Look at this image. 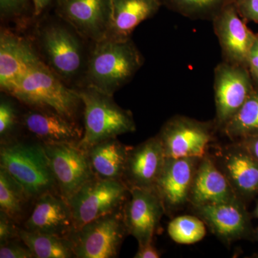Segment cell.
Segmentation results:
<instances>
[{
  "label": "cell",
  "instance_id": "1",
  "mask_svg": "<svg viewBox=\"0 0 258 258\" xmlns=\"http://www.w3.org/2000/svg\"><path fill=\"white\" fill-rule=\"evenodd\" d=\"M27 34L40 60L69 88L86 86L93 42L54 12L36 19Z\"/></svg>",
  "mask_w": 258,
  "mask_h": 258
},
{
  "label": "cell",
  "instance_id": "2",
  "mask_svg": "<svg viewBox=\"0 0 258 258\" xmlns=\"http://www.w3.org/2000/svg\"><path fill=\"white\" fill-rule=\"evenodd\" d=\"M144 61L132 38L93 42L85 86H93L113 96L133 79Z\"/></svg>",
  "mask_w": 258,
  "mask_h": 258
},
{
  "label": "cell",
  "instance_id": "3",
  "mask_svg": "<svg viewBox=\"0 0 258 258\" xmlns=\"http://www.w3.org/2000/svg\"><path fill=\"white\" fill-rule=\"evenodd\" d=\"M0 167L22 185L33 201L44 194L60 195L43 144L25 134L1 144Z\"/></svg>",
  "mask_w": 258,
  "mask_h": 258
},
{
  "label": "cell",
  "instance_id": "4",
  "mask_svg": "<svg viewBox=\"0 0 258 258\" xmlns=\"http://www.w3.org/2000/svg\"><path fill=\"white\" fill-rule=\"evenodd\" d=\"M8 94L23 106L52 110L76 122L83 116V102L77 91L66 86L42 62L32 68Z\"/></svg>",
  "mask_w": 258,
  "mask_h": 258
},
{
  "label": "cell",
  "instance_id": "5",
  "mask_svg": "<svg viewBox=\"0 0 258 258\" xmlns=\"http://www.w3.org/2000/svg\"><path fill=\"white\" fill-rule=\"evenodd\" d=\"M76 91L83 105V136L80 147L86 150L102 141L135 132L137 125L132 111L118 106L113 96L90 86Z\"/></svg>",
  "mask_w": 258,
  "mask_h": 258
},
{
  "label": "cell",
  "instance_id": "6",
  "mask_svg": "<svg viewBox=\"0 0 258 258\" xmlns=\"http://www.w3.org/2000/svg\"><path fill=\"white\" fill-rule=\"evenodd\" d=\"M129 190L122 181L95 177L68 198L75 230L123 208Z\"/></svg>",
  "mask_w": 258,
  "mask_h": 258
},
{
  "label": "cell",
  "instance_id": "7",
  "mask_svg": "<svg viewBox=\"0 0 258 258\" xmlns=\"http://www.w3.org/2000/svg\"><path fill=\"white\" fill-rule=\"evenodd\" d=\"M216 131L213 120L201 121L176 115L166 120L157 136L166 158L201 159L208 154Z\"/></svg>",
  "mask_w": 258,
  "mask_h": 258
},
{
  "label": "cell",
  "instance_id": "8",
  "mask_svg": "<svg viewBox=\"0 0 258 258\" xmlns=\"http://www.w3.org/2000/svg\"><path fill=\"white\" fill-rule=\"evenodd\" d=\"M121 210L89 222L71 234L69 238L75 257H118L121 244L128 235Z\"/></svg>",
  "mask_w": 258,
  "mask_h": 258
},
{
  "label": "cell",
  "instance_id": "9",
  "mask_svg": "<svg viewBox=\"0 0 258 258\" xmlns=\"http://www.w3.org/2000/svg\"><path fill=\"white\" fill-rule=\"evenodd\" d=\"M215 118L217 131L222 129L237 113L255 88L248 69L222 61L214 71Z\"/></svg>",
  "mask_w": 258,
  "mask_h": 258
},
{
  "label": "cell",
  "instance_id": "10",
  "mask_svg": "<svg viewBox=\"0 0 258 258\" xmlns=\"http://www.w3.org/2000/svg\"><path fill=\"white\" fill-rule=\"evenodd\" d=\"M42 62L27 33L0 28V90L10 93L29 71Z\"/></svg>",
  "mask_w": 258,
  "mask_h": 258
},
{
  "label": "cell",
  "instance_id": "11",
  "mask_svg": "<svg viewBox=\"0 0 258 258\" xmlns=\"http://www.w3.org/2000/svg\"><path fill=\"white\" fill-rule=\"evenodd\" d=\"M59 193L67 200L96 177L86 151L79 144H43Z\"/></svg>",
  "mask_w": 258,
  "mask_h": 258
},
{
  "label": "cell",
  "instance_id": "12",
  "mask_svg": "<svg viewBox=\"0 0 258 258\" xmlns=\"http://www.w3.org/2000/svg\"><path fill=\"white\" fill-rule=\"evenodd\" d=\"M83 37L97 42L106 38L113 15L112 0H60L53 10Z\"/></svg>",
  "mask_w": 258,
  "mask_h": 258
},
{
  "label": "cell",
  "instance_id": "13",
  "mask_svg": "<svg viewBox=\"0 0 258 258\" xmlns=\"http://www.w3.org/2000/svg\"><path fill=\"white\" fill-rule=\"evenodd\" d=\"M123 222L128 235L139 244L152 242L165 213L164 205L155 189L132 188L122 208Z\"/></svg>",
  "mask_w": 258,
  "mask_h": 258
},
{
  "label": "cell",
  "instance_id": "14",
  "mask_svg": "<svg viewBox=\"0 0 258 258\" xmlns=\"http://www.w3.org/2000/svg\"><path fill=\"white\" fill-rule=\"evenodd\" d=\"M23 107L22 124L25 135L42 144H79L81 142L83 128L79 122L52 110L23 105Z\"/></svg>",
  "mask_w": 258,
  "mask_h": 258
},
{
  "label": "cell",
  "instance_id": "15",
  "mask_svg": "<svg viewBox=\"0 0 258 258\" xmlns=\"http://www.w3.org/2000/svg\"><path fill=\"white\" fill-rule=\"evenodd\" d=\"M221 48L222 61L247 68V60L257 35L245 24L236 8L229 5L212 20Z\"/></svg>",
  "mask_w": 258,
  "mask_h": 258
},
{
  "label": "cell",
  "instance_id": "16",
  "mask_svg": "<svg viewBox=\"0 0 258 258\" xmlns=\"http://www.w3.org/2000/svg\"><path fill=\"white\" fill-rule=\"evenodd\" d=\"M212 157L242 201L258 195V160L247 149L232 142L219 148Z\"/></svg>",
  "mask_w": 258,
  "mask_h": 258
},
{
  "label": "cell",
  "instance_id": "17",
  "mask_svg": "<svg viewBox=\"0 0 258 258\" xmlns=\"http://www.w3.org/2000/svg\"><path fill=\"white\" fill-rule=\"evenodd\" d=\"M21 227L32 232L69 237L75 231L74 217L66 199L57 193H46L34 201Z\"/></svg>",
  "mask_w": 258,
  "mask_h": 258
},
{
  "label": "cell",
  "instance_id": "18",
  "mask_svg": "<svg viewBox=\"0 0 258 258\" xmlns=\"http://www.w3.org/2000/svg\"><path fill=\"white\" fill-rule=\"evenodd\" d=\"M200 159L166 158L155 189L165 213L175 212L189 203L194 178Z\"/></svg>",
  "mask_w": 258,
  "mask_h": 258
},
{
  "label": "cell",
  "instance_id": "19",
  "mask_svg": "<svg viewBox=\"0 0 258 258\" xmlns=\"http://www.w3.org/2000/svg\"><path fill=\"white\" fill-rule=\"evenodd\" d=\"M193 209L212 232L226 243L246 238L252 232L244 202L208 204Z\"/></svg>",
  "mask_w": 258,
  "mask_h": 258
},
{
  "label": "cell",
  "instance_id": "20",
  "mask_svg": "<svg viewBox=\"0 0 258 258\" xmlns=\"http://www.w3.org/2000/svg\"><path fill=\"white\" fill-rule=\"evenodd\" d=\"M166 157L157 136L132 147L128 153L122 182L128 187L154 189Z\"/></svg>",
  "mask_w": 258,
  "mask_h": 258
},
{
  "label": "cell",
  "instance_id": "21",
  "mask_svg": "<svg viewBox=\"0 0 258 258\" xmlns=\"http://www.w3.org/2000/svg\"><path fill=\"white\" fill-rule=\"evenodd\" d=\"M239 201L242 200L232 189L212 156L208 153L199 162L190 192L189 203L195 208L208 204Z\"/></svg>",
  "mask_w": 258,
  "mask_h": 258
},
{
  "label": "cell",
  "instance_id": "22",
  "mask_svg": "<svg viewBox=\"0 0 258 258\" xmlns=\"http://www.w3.org/2000/svg\"><path fill=\"white\" fill-rule=\"evenodd\" d=\"M113 15L106 38L125 40L132 38L136 28L157 14L161 0H112Z\"/></svg>",
  "mask_w": 258,
  "mask_h": 258
},
{
  "label": "cell",
  "instance_id": "23",
  "mask_svg": "<svg viewBox=\"0 0 258 258\" xmlns=\"http://www.w3.org/2000/svg\"><path fill=\"white\" fill-rule=\"evenodd\" d=\"M132 147L117 138L106 139L86 149L90 165L98 179L122 181L128 153Z\"/></svg>",
  "mask_w": 258,
  "mask_h": 258
},
{
  "label": "cell",
  "instance_id": "24",
  "mask_svg": "<svg viewBox=\"0 0 258 258\" xmlns=\"http://www.w3.org/2000/svg\"><path fill=\"white\" fill-rule=\"evenodd\" d=\"M33 203L22 185L0 167V211L22 225L30 214Z\"/></svg>",
  "mask_w": 258,
  "mask_h": 258
},
{
  "label": "cell",
  "instance_id": "25",
  "mask_svg": "<svg viewBox=\"0 0 258 258\" xmlns=\"http://www.w3.org/2000/svg\"><path fill=\"white\" fill-rule=\"evenodd\" d=\"M19 237L31 251L34 258H74L69 237L30 232L21 227Z\"/></svg>",
  "mask_w": 258,
  "mask_h": 258
},
{
  "label": "cell",
  "instance_id": "26",
  "mask_svg": "<svg viewBox=\"0 0 258 258\" xmlns=\"http://www.w3.org/2000/svg\"><path fill=\"white\" fill-rule=\"evenodd\" d=\"M221 132L232 142L258 137V87L255 86L247 101Z\"/></svg>",
  "mask_w": 258,
  "mask_h": 258
},
{
  "label": "cell",
  "instance_id": "27",
  "mask_svg": "<svg viewBox=\"0 0 258 258\" xmlns=\"http://www.w3.org/2000/svg\"><path fill=\"white\" fill-rule=\"evenodd\" d=\"M236 0H161L167 9L191 20L212 21Z\"/></svg>",
  "mask_w": 258,
  "mask_h": 258
},
{
  "label": "cell",
  "instance_id": "28",
  "mask_svg": "<svg viewBox=\"0 0 258 258\" xmlns=\"http://www.w3.org/2000/svg\"><path fill=\"white\" fill-rule=\"evenodd\" d=\"M1 26L27 33L36 18L32 0H0Z\"/></svg>",
  "mask_w": 258,
  "mask_h": 258
},
{
  "label": "cell",
  "instance_id": "29",
  "mask_svg": "<svg viewBox=\"0 0 258 258\" xmlns=\"http://www.w3.org/2000/svg\"><path fill=\"white\" fill-rule=\"evenodd\" d=\"M23 105L15 97L1 92L0 95V143L11 142L23 135Z\"/></svg>",
  "mask_w": 258,
  "mask_h": 258
},
{
  "label": "cell",
  "instance_id": "30",
  "mask_svg": "<svg viewBox=\"0 0 258 258\" xmlns=\"http://www.w3.org/2000/svg\"><path fill=\"white\" fill-rule=\"evenodd\" d=\"M168 234L176 243L195 244L206 235V225L198 216L184 215L175 217L168 225Z\"/></svg>",
  "mask_w": 258,
  "mask_h": 258
},
{
  "label": "cell",
  "instance_id": "31",
  "mask_svg": "<svg viewBox=\"0 0 258 258\" xmlns=\"http://www.w3.org/2000/svg\"><path fill=\"white\" fill-rule=\"evenodd\" d=\"M1 258H34L30 249L20 238L0 244Z\"/></svg>",
  "mask_w": 258,
  "mask_h": 258
},
{
  "label": "cell",
  "instance_id": "32",
  "mask_svg": "<svg viewBox=\"0 0 258 258\" xmlns=\"http://www.w3.org/2000/svg\"><path fill=\"white\" fill-rule=\"evenodd\" d=\"M20 225L3 212L0 211V244L20 238Z\"/></svg>",
  "mask_w": 258,
  "mask_h": 258
},
{
  "label": "cell",
  "instance_id": "33",
  "mask_svg": "<svg viewBox=\"0 0 258 258\" xmlns=\"http://www.w3.org/2000/svg\"><path fill=\"white\" fill-rule=\"evenodd\" d=\"M235 5L244 20L258 23V0H236Z\"/></svg>",
  "mask_w": 258,
  "mask_h": 258
},
{
  "label": "cell",
  "instance_id": "34",
  "mask_svg": "<svg viewBox=\"0 0 258 258\" xmlns=\"http://www.w3.org/2000/svg\"><path fill=\"white\" fill-rule=\"evenodd\" d=\"M247 69L253 81L254 86L258 87V35L249 51Z\"/></svg>",
  "mask_w": 258,
  "mask_h": 258
},
{
  "label": "cell",
  "instance_id": "35",
  "mask_svg": "<svg viewBox=\"0 0 258 258\" xmlns=\"http://www.w3.org/2000/svg\"><path fill=\"white\" fill-rule=\"evenodd\" d=\"M36 19L52 13L60 0H32Z\"/></svg>",
  "mask_w": 258,
  "mask_h": 258
},
{
  "label": "cell",
  "instance_id": "36",
  "mask_svg": "<svg viewBox=\"0 0 258 258\" xmlns=\"http://www.w3.org/2000/svg\"><path fill=\"white\" fill-rule=\"evenodd\" d=\"M160 257L161 253L159 249L154 246L153 241L144 244H139L138 250L134 255L135 258H159Z\"/></svg>",
  "mask_w": 258,
  "mask_h": 258
},
{
  "label": "cell",
  "instance_id": "37",
  "mask_svg": "<svg viewBox=\"0 0 258 258\" xmlns=\"http://www.w3.org/2000/svg\"><path fill=\"white\" fill-rule=\"evenodd\" d=\"M237 142L242 146L244 149H247L258 160V137L241 139L237 141Z\"/></svg>",
  "mask_w": 258,
  "mask_h": 258
},
{
  "label": "cell",
  "instance_id": "38",
  "mask_svg": "<svg viewBox=\"0 0 258 258\" xmlns=\"http://www.w3.org/2000/svg\"><path fill=\"white\" fill-rule=\"evenodd\" d=\"M254 216L258 218V203L257 204V206H256L255 210H254Z\"/></svg>",
  "mask_w": 258,
  "mask_h": 258
},
{
  "label": "cell",
  "instance_id": "39",
  "mask_svg": "<svg viewBox=\"0 0 258 258\" xmlns=\"http://www.w3.org/2000/svg\"><path fill=\"white\" fill-rule=\"evenodd\" d=\"M257 237H258V230H257Z\"/></svg>",
  "mask_w": 258,
  "mask_h": 258
}]
</instances>
